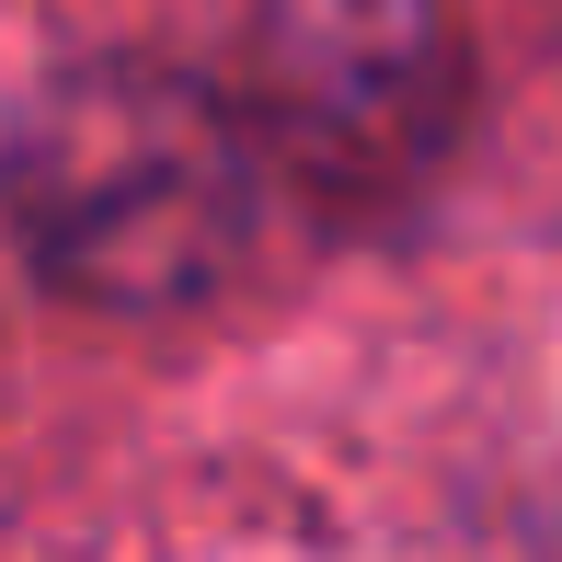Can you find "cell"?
Segmentation results:
<instances>
[{
  "label": "cell",
  "mask_w": 562,
  "mask_h": 562,
  "mask_svg": "<svg viewBox=\"0 0 562 562\" xmlns=\"http://www.w3.org/2000/svg\"><path fill=\"white\" fill-rule=\"evenodd\" d=\"M0 207L58 299L184 311L241 265L265 207V149L229 92L149 58H92L12 115Z\"/></svg>",
  "instance_id": "obj_1"
},
{
  "label": "cell",
  "mask_w": 562,
  "mask_h": 562,
  "mask_svg": "<svg viewBox=\"0 0 562 562\" xmlns=\"http://www.w3.org/2000/svg\"><path fill=\"white\" fill-rule=\"evenodd\" d=\"M265 126L252 149L288 138L311 184H379V172L425 161L448 115V35L425 0H288L265 23Z\"/></svg>",
  "instance_id": "obj_2"
}]
</instances>
